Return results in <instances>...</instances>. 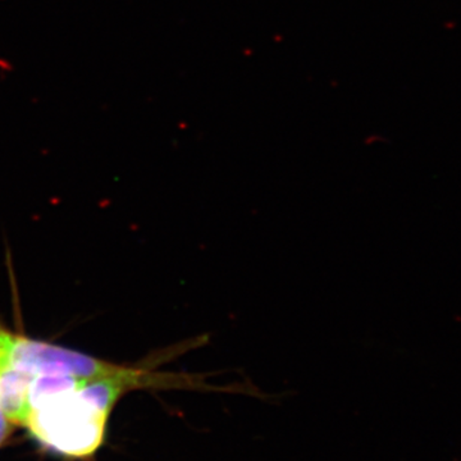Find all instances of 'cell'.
Returning a JSON list of instances; mask_svg holds the SVG:
<instances>
[{
    "mask_svg": "<svg viewBox=\"0 0 461 461\" xmlns=\"http://www.w3.org/2000/svg\"><path fill=\"white\" fill-rule=\"evenodd\" d=\"M33 375L14 366L0 368V409L14 426H23L32 411Z\"/></svg>",
    "mask_w": 461,
    "mask_h": 461,
    "instance_id": "3",
    "label": "cell"
},
{
    "mask_svg": "<svg viewBox=\"0 0 461 461\" xmlns=\"http://www.w3.org/2000/svg\"><path fill=\"white\" fill-rule=\"evenodd\" d=\"M14 335L0 327V368L7 366L9 353H11L12 344H14Z\"/></svg>",
    "mask_w": 461,
    "mask_h": 461,
    "instance_id": "4",
    "label": "cell"
},
{
    "mask_svg": "<svg viewBox=\"0 0 461 461\" xmlns=\"http://www.w3.org/2000/svg\"><path fill=\"white\" fill-rule=\"evenodd\" d=\"M80 384L33 402L25 423L36 441L74 459H86L99 450L109 420L81 393Z\"/></svg>",
    "mask_w": 461,
    "mask_h": 461,
    "instance_id": "1",
    "label": "cell"
},
{
    "mask_svg": "<svg viewBox=\"0 0 461 461\" xmlns=\"http://www.w3.org/2000/svg\"><path fill=\"white\" fill-rule=\"evenodd\" d=\"M8 366L32 375H65L81 382L117 375L124 366L20 336H14Z\"/></svg>",
    "mask_w": 461,
    "mask_h": 461,
    "instance_id": "2",
    "label": "cell"
},
{
    "mask_svg": "<svg viewBox=\"0 0 461 461\" xmlns=\"http://www.w3.org/2000/svg\"><path fill=\"white\" fill-rule=\"evenodd\" d=\"M14 426L7 420L5 412L0 409V447L7 444L9 437L14 433Z\"/></svg>",
    "mask_w": 461,
    "mask_h": 461,
    "instance_id": "5",
    "label": "cell"
}]
</instances>
